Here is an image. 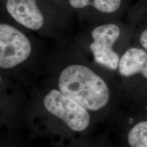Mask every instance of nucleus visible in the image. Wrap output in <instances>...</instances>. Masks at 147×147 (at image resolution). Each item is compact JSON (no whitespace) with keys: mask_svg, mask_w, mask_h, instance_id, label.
I'll return each mask as SVG.
<instances>
[{"mask_svg":"<svg viewBox=\"0 0 147 147\" xmlns=\"http://www.w3.org/2000/svg\"><path fill=\"white\" fill-rule=\"evenodd\" d=\"M140 74L144 77V78H146L147 79V61L146 63H145L142 70L140 71Z\"/></svg>","mask_w":147,"mask_h":147,"instance_id":"9d476101","label":"nucleus"},{"mask_svg":"<svg viewBox=\"0 0 147 147\" xmlns=\"http://www.w3.org/2000/svg\"><path fill=\"white\" fill-rule=\"evenodd\" d=\"M127 140L131 147H147V121H141L130 129Z\"/></svg>","mask_w":147,"mask_h":147,"instance_id":"6e6552de","label":"nucleus"},{"mask_svg":"<svg viewBox=\"0 0 147 147\" xmlns=\"http://www.w3.org/2000/svg\"><path fill=\"white\" fill-rule=\"evenodd\" d=\"M120 29L113 23H106L95 27L91 32L93 42L89 46L95 61L100 65L115 70L119 67V55L113 45L120 36Z\"/></svg>","mask_w":147,"mask_h":147,"instance_id":"20e7f679","label":"nucleus"},{"mask_svg":"<svg viewBox=\"0 0 147 147\" xmlns=\"http://www.w3.org/2000/svg\"><path fill=\"white\" fill-rule=\"evenodd\" d=\"M32 53V45L23 33L9 24H0V67L10 69L23 63Z\"/></svg>","mask_w":147,"mask_h":147,"instance_id":"7ed1b4c3","label":"nucleus"},{"mask_svg":"<svg viewBox=\"0 0 147 147\" xmlns=\"http://www.w3.org/2000/svg\"><path fill=\"white\" fill-rule=\"evenodd\" d=\"M44 106L49 113L63 121L73 131H83L90 123L87 110L65 96L59 90L52 89L46 95Z\"/></svg>","mask_w":147,"mask_h":147,"instance_id":"f03ea898","label":"nucleus"},{"mask_svg":"<svg viewBox=\"0 0 147 147\" xmlns=\"http://www.w3.org/2000/svg\"><path fill=\"white\" fill-rule=\"evenodd\" d=\"M5 6L11 17L27 29L39 30L45 24L37 0H5Z\"/></svg>","mask_w":147,"mask_h":147,"instance_id":"39448f33","label":"nucleus"},{"mask_svg":"<svg viewBox=\"0 0 147 147\" xmlns=\"http://www.w3.org/2000/svg\"><path fill=\"white\" fill-rule=\"evenodd\" d=\"M59 90L88 110L97 111L107 105L110 91L106 82L87 66L71 65L61 73Z\"/></svg>","mask_w":147,"mask_h":147,"instance_id":"f257e3e1","label":"nucleus"},{"mask_svg":"<svg viewBox=\"0 0 147 147\" xmlns=\"http://www.w3.org/2000/svg\"><path fill=\"white\" fill-rule=\"evenodd\" d=\"M147 61V51L140 48H131L121 57L119 63V71L122 76L129 77L137 74L144 67Z\"/></svg>","mask_w":147,"mask_h":147,"instance_id":"423d86ee","label":"nucleus"},{"mask_svg":"<svg viewBox=\"0 0 147 147\" xmlns=\"http://www.w3.org/2000/svg\"><path fill=\"white\" fill-rule=\"evenodd\" d=\"M68 2L75 9L92 7L102 13L111 14L119 10L122 0H68Z\"/></svg>","mask_w":147,"mask_h":147,"instance_id":"0eeeda50","label":"nucleus"},{"mask_svg":"<svg viewBox=\"0 0 147 147\" xmlns=\"http://www.w3.org/2000/svg\"><path fill=\"white\" fill-rule=\"evenodd\" d=\"M140 42L144 50L147 51V28L143 31L140 36Z\"/></svg>","mask_w":147,"mask_h":147,"instance_id":"1a4fd4ad","label":"nucleus"}]
</instances>
